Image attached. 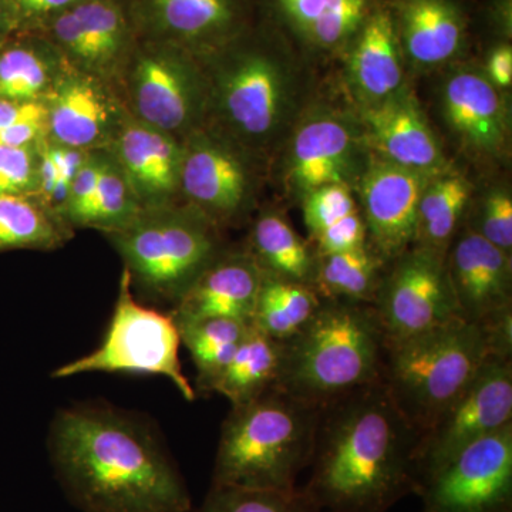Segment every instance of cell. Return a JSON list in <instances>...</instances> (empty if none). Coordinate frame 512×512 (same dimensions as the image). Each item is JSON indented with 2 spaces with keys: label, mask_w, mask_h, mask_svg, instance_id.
Here are the masks:
<instances>
[{
  "label": "cell",
  "mask_w": 512,
  "mask_h": 512,
  "mask_svg": "<svg viewBox=\"0 0 512 512\" xmlns=\"http://www.w3.org/2000/svg\"><path fill=\"white\" fill-rule=\"evenodd\" d=\"M49 453L64 493L84 512H191L173 458L133 414L94 404L60 410Z\"/></svg>",
  "instance_id": "cell-1"
},
{
  "label": "cell",
  "mask_w": 512,
  "mask_h": 512,
  "mask_svg": "<svg viewBox=\"0 0 512 512\" xmlns=\"http://www.w3.org/2000/svg\"><path fill=\"white\" fill-rule=\"evenodd\" d=\"M420 434L383 382L320 409L301 490L319 512H386L419 491Z\"/></svg>",
  "instance_id": "cell-2"
},
{
  "label": "cell",
  "mask_w": 512,
  "mask_h": 512,
  "mask_svg": "<svg viewBox=\"0 0 512 512\" xmlns=\"http://www.w3.org/2000/svg\"><path fill=\"white\" fill-rule=\"evenodd\" d=\"M200 60L210 83L205 126L221 131L258 161L281 150L309 106L305 77L291 57L241 35Z\"/></svg>",
  "instance_id": "cell-3"
},
{
  "label": "cell",
  "mask_w": 512,
  "mask_h": 512,
  "mask_svg": "<svg viewBox=\"0 0 512 512\" xmlns=\"http://www.w3.org/2000/svg\"><path fill=\"white\" fill-rule=\"evenodd\" d=\"M384 352L373 305L322 301L308 325L284 342L275 390L312 406H326L382 382Z\"/></svg>",
  "instance_id": "cell-4"
},
{
  "label": "cell",
  "mask_w": 512,
  "mask_h": 512,
  "mask_svg": "<svg viewBox=\"0 0 512 512\" xmlns=\"http://www.w3.org/2000/svg\"><path fill=\"white\" fill-rule=\"evenodd\" d=\"M322 407L269 390L232 407L222 424L212 485L293 491L311 463Z\"/></svg>",
  "instance_id": "cell-5"
},
{
  "label": "cell",
  "mask_w": 512,
  "mask_h": 512,
  "mask_svg": "<svg viewBox=\"0 0 512 512\" xmlns=\"http://www.w3.org/2000/svg\"><path fill=\"white\" fill-rule=\"evenodd\" d=\"M490 357L480 323L456 318L386 346L382 382L421 436L473 382Z\"/></svg>",
  "instance_id": "cell-6"
},
{
  "label": "cell",
  "mask_w": 512,
  "mask_h": 512,
  "mask_svg": "<svg viewBox=\"0 0 512 512\" xmlns=\"http://www.w3.org/2000/svg\"><path fill=\"white\" fill-rule=\"evenodd\" d=\"M106 237L123 258L131 286L146 301L173 308L224 251L220 228L184 202L143 211Z\"/></svg>",
  "instance_id": "cell-7"
},
{
  "label": "cell",
  "mask_w": 512,
  "mask_h": 512,
  "mask_svg": "<svg viewBox=\"0 0 512 512\" xmlns=\"http://www.w3.org/2000/svg\"><path fill=\"white\" fill-rule=\"evenodd\" d=\"M116 87L131 117L177 140L207 124V73L201 60L181 47L138 39Z\"/></svg>",
  "instance_id": "cell-8"
},
{
  "label": "cell",
  "mask_w": 512,
  "mask_h": 512,
  "mask_svg": "<svg viewBox=\"0 0 512 512\" xmlns=\"http://www.w3.org/2000/svg\"><path fill=\"white\" fill-rule=\"evenodd\" d=\"M181 338L170 313H161L137 302L130 275L124 269L119 296L103 342L89 355L66 363L52 373L66 379L82 373H136L167 377L194 402L197 393L184 376L180 362Z\"/></svg>",
  "instance_id": "cell-9"
},
{
  "label": "cell",
  "mask_w": 512,
  "mask_h": 512,
  "mask_svg": "<svg viewBox=\"0 0 512 512\" xmlns=\"http://www.w3.org/2000/svg\"><path fill=\"white\" fill-rule=\"evenodd\" d=\"M282 183L301 200L323 185L356 190L372 151L357 114L309 104L282 144Z\"/></svg>",
  "instance_id": "cell-10"
},
{
  "label": "cell",
  "mask_w": 512,
  "mask_h": 512,
  "mask_svg": "<svg viewBox=\"0 0 512 512\" xmlns=\"http://www.w3.org/2000/svg\"><path fill=\"white\" fill-rule=\"evenodd\" d=\"M252 154L210 126L183 141L181 200L218 228L249 217L258 191V164Z\"/></svg>",
  "instance_id": "cell-11"
},
{
  "label": "cell",
  "mask_w": 512,
  "mask_h": 512,
  "mask_svg": "<svg viewBox=\"0 0 512 512\" xmlns=\"http://www.w3.org/2000/svg\"><path fill=\"white\" fill-rule=\"evenodd\" d=\"M373 308L386 346L461 318L446 256L410 247L387 265Z\"/></svg>",
  "instance_id": "cell-12"
},
{
  "label": "cell",
  "mask_w": 512,
  "mask_h": 512,
  "mask_svg": "<svg viewBox=\"0 0 512 512\" xmlns=\"http://www.w3.org/2000/svg\"><path fill=\"white\" fill-rule=\"evenodd\" d=\"M508 424H512V360L490 357L466 390L421 434L416 457L419 491L464 448Z\"/></svg>",
  "instance_id": "cell-13"
},
{
  "label": "cell",
  "mask_w": 512,
  "mask_h": 512,
  "mask_svg": "<svg viewBox=\"0 0 512 512\" xmlns=\"http://www.w3.org/2000/svg\"><path fill=\"white\" fill-rule=\"evenodd\" d=\"M417 495L423 512H512V424L464 448Z\"/></svg>",
  "instance_id": "cell-14"
},
{
  "label": "cell",
  "mask_w": 512,
  "mask_h": 512,
  "mask_svg": "<svg viewBox=\"0 0 512 512\" xmlns=\"http://www.w3.org/2000/svg\"><path fill=\"white\" fill-rule=\"evenodd\" d=\"M39 33L72 69L114 86L138 42L126 0H80Z\"/></svg>",
  "instance_id": "cell-15"
},
{
  "label": "cell",
  "mask_w": 512,
  "mask_h": 512,
  "mask_svg": "<svg viewBox=\"0 0 512 512\" xmlns=\"http://www.w3.org/2000/svg\"><path fill=\"white\" fill-rule=\"evenodd\" d=\"M440 116L458 148L471 160L495 164L510 153L511 116L504 92L477 64H460L444 76Z\"/></svg>",
  "instance_id": "cell-16"
},
{
  "label": "cell",
  "mask_w": 512,
  "mask_h": 512,
  "mask_svg": "<svg viewBox=\"0 0 512 512\" xmlns=\"http://www.w3.org/2000/svg\"><path fill=\"white\" fill-rule=\"evenodd\" d=\"M47 141L74 150H107L128 116L114 84L67 66L45 101Z\"/></svg>",
  "instance_id": "cell-17"
},
{
  "label": "cell",
  "mask_w": 512,
  "mask_h": 512,
  "mask_svg": "<svg viewBox=\"0 0 512 512\" xmlns=\"http://www.w3.org/2000/svg\"><path fill=\"white\" fill-rule=\"evenodd\" d=\"M138 39L205 57L242 35V0H126Z\"/></svg>",
  "instance_id": "cell-18"
},
{
  "label": "cell",
  "mask_w": 512,
  "mask_h": 512,
  "mask_svg": "<svg viewBox=\"0 0 512 512\" xmlns=\"http://www.w3.org/2000/svg\"><path fill=\"white\" fill-rule=\"evenodd\" d=\"M431 177L370 157L355 192L366 222L367 244L386 261L413 247L421 194Z\"/></svg>",
  "instance_id": "cell-19"
},
{
  "label": "cell",
  "mask_w": 512,
  "mask_h": 512,
  "mask_svg": "<svg viewBox=\"0 0 512 512\" xmlns=\"http://www.w3.org/2000/svg\"><path fill=\"white\" fill-rule=\"evenodd\" d=\"M356 113L373 156L429 175L453 168L409 84L383 103Z\"/></svg>",
  "instance_id": "cell-20"
},
{
  "label": "cell",
  "mask_w": 512,
  "mask_h": 512,
  "mask_svg": "<svg viewBox=\"0 0 512 512\" xmlns=\"http://www.w3.org/2000/svg\"><path fill=\"white\" fill-rule=\"evenodd\" d=\"M107 151L126 175L141 210L183 202V141L128 114Z\"/></svg>",
  "instance_id": "cell-21"
},
{
  "label": "cell",
  "mask_w": 512,
  "mask_h": 512,
  "mask_svg": "<svg viewBox=\"0 0 512 512\" xmlns=\"http://www.w3.org/2000/svg\"><path fill=\"white\" fill-rule=\"evenodd\" d=\"M446 266L461 318L478 323L512 306L511 255L481 235L463 227Z\"/></svg>",
  "instance_id": "cell-22"
},
{
  "label": "cell",
  "mask_w": 512,
  "mask_h": 512,
  "mask_svg": "<svg viewBox=\"0 0 512 512\" xmlns=\"http://www.w3.org/2000/svg\"><path fill=\"white\" fill-rule=\"evenodd\" d=\"M345 53V80L356 111L377 106L406 86V63L387 6H373Z\"/></svg>",
  "instance_id": "cell-23"
},
{
  "label": "cell",
  "mask_w": 512,
  "mask_h": 512,
  "mask_svg": "<svg viewBox=\"0 0 512 512\" xmlns=\"http://www.w3.org/2000/svg\"><path fill=\"white\" fill-rule=\"evenodd\" d=\"M392 13L404 63L416 72L448 66L466 47L467 15L460 0H396Z\"/></svg>",
  "instance_id": "cell-24"
},
{
  "label": "cell",
  "mask_w": 512,
  "mask_h": 512,
  "mask_svg": "<svg viewBox=\"0 0 512 512\" xmlns=\"http://www.w3.org/2000/svg\"><path fill=\"white\" fill-rule=\"evenodd\" d=\"M262 275L248 249L222 251L168 313L175 322L227 318L251 325Z\"/></svg>",
  "instance_id": "cell-25"
},
{
  "label": "cell",
  "mask_w": 512,
  "mask_h": 512,
  "mask_svg": "<svg viewBox=\"0 0 512 512\" xmlns=\"http://www.w3.org/2000/svg\"><path fill=\"white\" fill-rule=\"evenodd\" d=\"M67 66L45 35L16 30L0 45V97L43 103Z\"/></svg>",
  "instance_id": "cell-26"
},
{
  "label": "cell",
  "mask_w": 512,
  "mask_h": 512,
  "mask_svg": "<svg viewBox=\"0 0 512 512\" xmlns=\"http://www.w3.org/2000/svg\"><path fill=\"white\" fill-rule=\"evenodd\" d=\"M275 8L302 42L322 53L345 52L359 32L372 0H274Z\"/></svg>",
  "instance_id": "cell-27"
},
{
  "label": "cell",
  "mask_w": 512,
  "mask_h": 512,
  "mask_svg": "<svg viewBox=\"0 0 512 512\" xmlns=\"http://www.w3.org/2000/svg\"><path fill=\"white\" fill-rule=\"evenodd\" d=\"M301 202L309 242L318 256L367 245L366 222L348 185H323L303 195Z\"/></svg>",
  "instance_id": "cell-28"
},
{
  "label": "cell",
  "mask_w": 512,
  "mask_h": 512,
  "mask_svg": "<svg viewBox=\"0 0 512 512\" xmlns=\"http://www.w3.org/2000/svg\"><path fill=\"white\" fill-rule=\"evenodd\" d=\"M474 191L473 181L454 168L433 175L421 194L413 247L446 256L464 227Z\"/></svg>",
  "instance_id": "cell-29"
},
{
  "label": "cell",
  "mask_w": 512,
  "mask_h": 512,
  "mask_svg": "<svg viewBox=\"0 0 512 512\" xmlns=\"http://www.w3.org/2000/svg\"><path fill=\"white\" fill-rule=\"evenodd\" d=\"M249 254L266 274L312 286L318 254L282 212H261L249 234Z\"/></svg>",
  "instance_id": "cell-30"
},
{
  "label": "cell",
  "mask_w": 512,
  "mask_h": 512,
  "mask_svg": "<svg viewBox=\"0 0 512 512\" xmlns=\"http://www.w3.org/2000/svg\"><path fill=\"white\" fill-rule=\"evenodd\" d=\"M282 362L284 342L269 338L251 325L214 392L227 397L232 407L252 402L275 389Z\"/></svg>",
  "instance_id": "cell-31"
},
{
  "label": "cell",
  "mask_w": 512,
  "mask_h": 512,
  "mask_svg": "<svg viewBox=\"0 0 512 512\" xmlns=\"http://www.w3.org/2000/svg\"><path fill=\"white\" fill-rule=\"evenodd\" d=\"M389 261L369 244L350 251L318 256L312 288L323 301L373 305Z\"/></svg>",
  "instance_id": "cell-32"
},
{
  "label": "cell",
  "mask_w": 512,
  "mask_h": 512,
  "mask_svg": "<svg viewBox=\"0 0 512 512\" xmlns=\"http://www.w3.org/2000/svg\"><path fill=\"white\" fill-rule=\"evenodd\" d=\"M72 235L73 229L36 195L0 197V254L20 249L53 251Z\"/></svg>",
  "instance_id": "cell-33"
},
{
  "label": "cell",
  "mask_w": 512,
  "mask_h": 512,
  "mask_svg": "<svg viewBox=\"0 0 512 512\" xmlns=\"http://www.w3.org/2000/svg\"><path fill=\"white\" fill-rule=\"evenodd\" d=\"M322 301L311 285L264 272L251 325L269 338L286 342L308 325Z\"/></svg>",
  "instance_id": "cell-34"
},
{
  "label": "cell",
  "mask_w": 512,
  "mask_h": 512,
  "mask_svg": "<svg viewBox=\"0 0 512 512\" xmlns=\"http://www.w3.org/2000/svg\"><path fill=\"white\" fill-rule=\"evenodd\" d=\"M175 325L197 369L198 390L214 392L251 325L227 318L178 320Z\"/></svg>",
  "instance_id": "cell-35"
},
{
  "label": "cell",
  "mask_w": 512,
  "mask_h": 512,
  "mask_svg": "<svg viewBox=\"0 0 512 512\" xmlns=\"http://www.w3.org/2000/svg\"><path fill=\"white\" fill-rule=\"evenodd\" d=\"M140 204L119 164L107 150L101 156L99 184L82 228L99 229L104 235L120 231L141 214Z\"/></svg>",
  "instance_id": "cell-36"
},
{
  "label": "cell",
  "mask_w": 512,
  "mask_h": 512,
  "mask_svg": "<svg viewBox=\"0 0 512 512\" xmlns=\"http://www.w3.org/2000/svg\"><path fill=\"white\" fill-rule=\"evenodd\" d=\"M197 512H319L301 487L293 491L251 490L211 485Z\"/></svg>",
  "instance_id": "cell-37"
},
{
  "label": "cell",
  "mask_w": 512,
  "mask_h": 512,
  "mask_svg": "<svg viewBox=\"0 0 512 512\" xmlns=\"http://www.w3.org/2000/svg\"><path fill=\"white\" fill-rule=\"evenodd\" d=\"M464 227L501 251L512 254V194L507 185H493L471 200Z\"/></svg>",
  "instance_id": "cell-38"
},
{
  "label": "cell",
  "mask_w": 512,
  "mask_h": 512,
  "mask_svg": "<svg viewBox=\"0 0 512 512\" xmlns=\"http://www.w3.org/2000/svg\"><path fill=\"white\" fill-rule=\"evenodd\" d=\"M46 138L45 104L0 97V147L39 146Z\"/></svg>",
  "instance_id": "cell-39"
},
{
  "label": "cell",
  "mask_w": 512,
  "mask_h": 512,
  "mask_svg": "<svg viewBox=\"0 0 512 512\" xmlns=\"http://www.w3.org/2000/svg\"><path fill=\"white\" fill-rule=\"evenodd\" d=\"M40 144L29 147H0V197L2 195H36L37 197Z\"/></svg>",
  "instance_id": "cell-40"
},
{
  "label": "cell",
  "mask_w": 512,
  "mask_h": 512,
  "mask_svg": "<svg viewBox=\"0 0 512 512\" xmlns=\"http://www.w3.org/2000/svg\"><path fill=\"white\" fill-rule=\"evenodd\" d=\"M101 156L103 150L87 154L86 160L74 175L69 195L59 212V217L72 229L82 228L84 217L92 205L99 184Z\"/></svg>",
  "instance_id": "cell-41"
},
{
  "label": "cell",
  "mask_w": 512,
  "mask_h": 512,
  "mask_svg": "<svg viewBox=\"0 0 512 512\" xmlns=\"http://www.w3.org/2000/svg\"><path fill=\"white\" fill-rule=\"evenodd\" d=\"M80 0H8L19 30L40 32Z\"/></svg>",
  "instance_id": "cell-42"
},
{
  "label": "cell",
  "mask_w": 512,
  "mask_h": 512,
  "mask_svg": "<svg viewBox=\"0 0 512 512\" xmlns=\"http://www.w3.org/2000/svg\"><path fill=\"white\" fill-rule=\"evenodd\" d=\"M484 73L490 82L501 92H507L512 86V47L510 43H501L488 53Z\"/></svg>",
  "instance_id": "cell-43"
},
{
  "label": "cell",
  "mask_w": 512,
  "mask_h": 512,
  "mask_svg": "<svg viewBox=\"0 0 512 512\" xmlns=\"http://www.w3.org/2000/svg\"><path fill=\"white\" fill-rule=\"evenodd\" d=\"M16 30H19L18 23H16L15 15L10 9L8 0H0V45L9 36H12Z\"/></svg>",
  "instance_id": "cell-44"
},
{
  "label": "cell",
  "mask_w": 512,
  "mask_h": 512,
  "mask_svg": "<svg viewBox=\"0 0 512 512\" xmlns=\"http://www.w3.org/2000/svg\"><path fill=\"white\" fill-rule=\"evenodd\" d=\"M495 23L503 30L505 37H511V0L495 3Z\"/></svg>",
  "instance_id": "cell-45"
}]
</instances>
